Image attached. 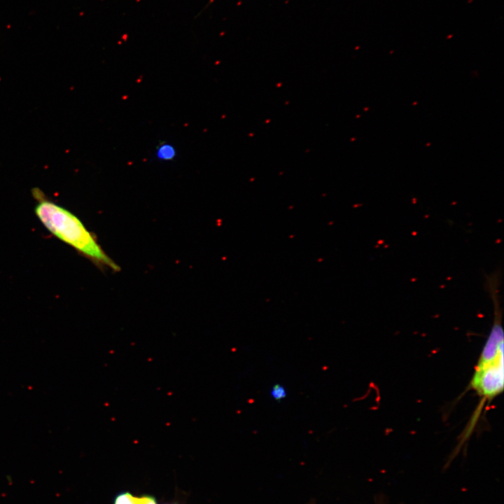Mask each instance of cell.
<instances>
[{
  "label": "cell",
  "instance_id": "7",
  "mask_svg": "<svg viewBox=\"0 0 504 504\" xmlns=\"http://www.w3.org/2000/svg\"><path fill=\"white\" fill-rule=\"evenodd\" d=\"M163 504H180V503H163Z\"/></svg>",
  "mask_w": 504,
  "mask_h": 504
},
{
  "label": "cell",
  "instance_id": "1",
  "mask_svg": "<svg viewBox=\"0 0 504 504\" xmlns=\"http://www.w3.org/2000/svg\"><path fill=\"white\" fill-rule=\"evenodd\" d=\"M499 286L498 272L486 276V287L493 304V323L470 381L471 388L486 400L500 394L504 387L503 330Z\"/></svg>",
  "mask_w": 504,
  "mask_h": 504
},
{
  "label": "cell",
  "instance_id": "2",
  "mask_svg": "<svg viewBox=\"0 0 504 504\" xmlns=\"http://www.w3.org/2000/svg\"><path fill=\"white\" fill-rule=\"evenodd\" d=\"M33 195L37 200L35 214L48 231L95 263L118 270V266L76 216L46 198L39 190H34Z\"/></svg>",
  "mask_w": 504,
  "mask_h": 504
},
{
  "label": "cell",
  "instance_id": "6",
  "mask_svg": "<svg viewBox=\"0 0 504 504\" xmlns=\"http://www.w3.org/2000/svg\"><path fill=\"white\" fill-rule=\"evenodd\" d=\"M136 504H158V502L155 496L145 494L136 497Z\"/></svg>",
  "mask_w": 504,
  "mask_h": 504
},
{
  "label": "cell",
  "instance_id": "3",
  "mask_svg": "<svg viewBox=\"0 0 504 504\" xmlns=\"http://www.w3.org/2000/svg\"><path fill=\"white\" fill-rule=\"evenodd\" d=\"M270 397L276 402H281L288 396L286 387L279 383L274 384L269 391Z\"/></svg>",
  "mask_w": 504,
  "mask_h": 504
},
{
  "label": "cell",
  "instance_id": "5",
  "mask_svg": "<svg viewBox=\"0 0 504 504\" xmlns=\"http://www.w3.org/2000/svg\"><path fill=\"white\" fill-rule=\"evenodd\" d=\"M136 497L129 491H122L115 496L113 504H136Z\"/></svg>",
  "mask_w": 504,
  "mask_h": 504
},
{
  "label": "cell",
  "instance_id": "4",
  "mask_svg": "<svg viewBox=\"0 0 504 504\" xmlns=\"http://www.w3.org/2000/svg\"><path fill=\"white\" fill-rule=\"evenodd\" d=\"M176 155V150L173 146L163 144L158 147L156 156L162 160H171Z\"/></svg>",
  "mask_w": 504,
  "mask_h": 504
}]
</instances>
